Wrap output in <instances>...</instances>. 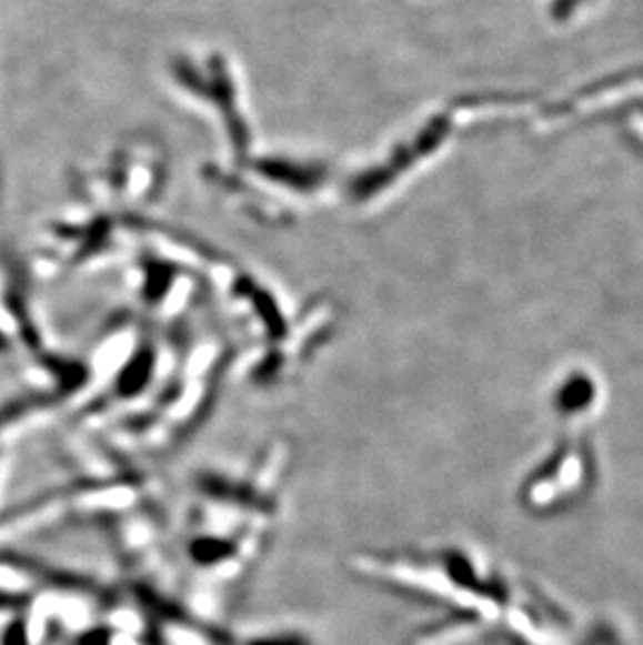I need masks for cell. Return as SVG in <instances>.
Segmentation results:
<instances>
[{"label": "cell", "instance_id": "1", "mask_svg": "<svg viewBox=\"0 0 643 645\" xmlns=\"http://www.w3.org/2000/svg\"><path fill=\"white\" fill-rule=\"evenodd\" d=\"M0 564H9V566H13L18 571H23L26 575L40 578L44 585H51V587H57V589H63V592H97V585L90 578H87V576L54 568L51 564H44L42 560H36L32 556H26V554L4 552L2 550L0 552Z\"/></svg>", "mask_w": 643, "mask_h": 645}, {"label": "cell", "instance_id": "2", "mask_svg": "<svg viewBox=\"0 0 643 645\" xmlns=\"http://www.w3.org/2000/svg\"><path fill=\"white\" fill-rule=\"evenodd\" d=\"M54 397H57V393H32V395L18 397L16 402L0 405V429L13 424L16 420L23 419L28 412H32L36 407H44L49 403L57 402Z\"/></svg>", "mask_w": 643, "mask_h": 645}, {"label": "cell", "instance_id": "3", "mask_svg": "<svg viewBox=\"0 0 643 645\" xmlns=\"http://www.w3.org/2000/svg\"><path fill=\"white\" fill-rule=\"evenodd\" d=\"M592 402V381L585 379H574L564 386L562 391V405L566 410H576L585 403Z\"/></svg>", "mask_w": 643, "mask_h": 645}, {"label": "cell", "instance_id": "4", "mask_svg": "<svg viewBox=\"0 0 643 645\" xmlns=\"http://www.w3.org/2000/svg\"><path fill=\"white\" fill-rule=\"evenodd\" d=\"M234 645H312L310 639L301 633H270V635H260L251 637L243 644Z\"/></svg>", "mask_w": 643, "mask_h": 645}, {"label": "cell", "instance_id": "5", "mask_svg": "<svg viewBox=\"0 0 643 645\" xmlns=\"http://www.w3.org/2000/svg\"><path fill=\"white\" fill-rule=\"evenodd\" d=\"M0 645H30V628L23 618H13L2 628Z\"/></svg>", "mask_w": 643, "mask_h": 645}, {"label": "cell", "instance_id": "6", "mask_svg": "<svg viewBox=\"0 0 643 645\" xmlns=\"http://www.w3.org/2000/svg\"><path fill=\"white\" fill-rule=\"evenodd\" d=\"M76 645H113V633L109 628L87 631Z\"/></svg>", "mask_w": 643, "mask_h": 645}, {"label": "cell", "instance_id": "7", "mask_svg": "<svg viewBox=\"0 0 643 645\" xmlns=\"http://www.w3.org/2000/svg\"><path fill=\"white\" fill-rule=\"evenodd\" d=\"M30 604L28 595L21 593L0 592V611H21Z\"/></svg>", "mask_w": 643, "mask_h": 645}, {"label": "cell", "instance_id": "8", "mask_svg": "<svg viewBox=\"0 0 643 645\" xmlns=\"http://www.w3.org/2000/svg\"><path fill=\"white\" fill-rule=\"evenodd\" d=\"M579 2L581 0H557V13H560V18H566Z\"/></svg>", "mask_w": 643, "mask_h": 645}]
</instances>
